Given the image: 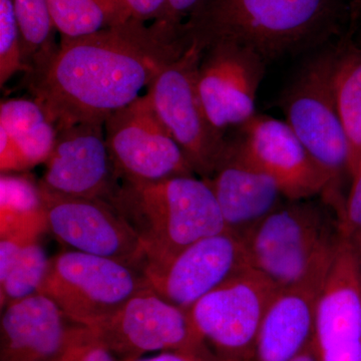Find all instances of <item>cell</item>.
Here are the masks:
<instances>
[{
    "label": "cell",
    "instance_id": "obj_1",
    "mask_svg": "<svg viewBox=\"0 0 361 361\" xmlns=\"http://www.w3.org/2000/svg\"><path fill=\"white\" fill-rule=\"evenodd\" d=\"M191 44L186 25L130 20L75 39H61L32 71V92L56 128L106 123L141 97L159 73Z\"/></svg>",
    "mask_w": 361,
    "mask_h": 361
},
{
    "label": "cell",
    "instance_id": "obj_2",
    "mask_svg": "<svg viewBox=\"0 0 361 361\" xmlns=\"http://www.w3.org/2000/svg\"><path fill=\"white\" fill-rule=\"evenodd\" d=\"M348 18L343 0H202L185 25L204 49L234 42L268 65L338 39Z\"/></svg>",
    "mask_w": 361,
    "mask_h": 361
},
{
    "label": "cell",
    "instance_id": "obj_3",
    "mask_svg": "<svg viewBox=\"0 0 361 361\" xmlns=\"http://www.w3.org/2000/svg\"><path fill=\"white\" fill-rule=\"evenodd\" d=\"M111 204L141 238L145 264L166 262L195 242L227 230L212 189L195 176L122 180Z\"/></svg>",
    "mask_w": 361,
    "mask_h": 361
},
{
    "label": "cell",
    "instance_id": "obj_4",
    "mask_svg": "<svg viewBox=\"0 0 361 361\" xmlns=\"http://www.w3.org/2000/svg\"><path fill=\"white\" fill-rule=\"evenodd\" d=\"M286 201L243 237L251 267L278 288L327 274L341 233L327 204Z\"/></svg>",
    "mask_w": 361,
    "mask_h": 361
},
{
    "label": "cell",
    "instance_id": "obj_5",
    "mask_svg": "<svg viewBox=\"0 0 361 361\" xmlns=\"http://www.w3.org/2000/svg\"><path fill=\"white\" fill-rule=\"evenodd\" d=\"M336 40L311 52L278 104L285 122L329 177V192L323 201L339 216L345 203L342 188L351 177L348 142L332 90Z\"/></svg>",
    "mask_w": 361,
    "mask_h": 361
},
{
    "label": "cell",
    "instance_id": "obj_6",
    "mask_svg": "<svg viewBox=\"0 0 361 361\" xmlns=\"http://www.w3.org/2000/svg\"><path fill=\"white\" fill-rule=\"evenodd\" d=\"M147 286L148 282L139 268L66 250L49 260L39 293L51 299L71 322L94 327Z\"/></svg>",
    "mask_w": 361,
    "mask_h": 361
},
{
    "label": "cell",
    "instance_id": "obj_7",
    "mask_svg": "<svg viewBox=\"0 0 361 361\" xmlns=\"http://www.w3.org/2000/svg\"><path fill=\"white\" fill-rule=\"evenodd\" d=\"M204 49L194 40L168 63L148 87L152 106L183 149L195 173L211 177L223 155L227 137L216 132L197 89V71Z\"/></svg>",
    "mask_w": 361,
    "mask_h": 361
},
{
    "label": "cell",
    "instance_id": "obj_8",
    "mask_svg": "<svg viewBox=\"0 0 361 361\" xmlns=\"http://www.w3.org/2000/svg\"><path fill=\"white\" fill-rule=\"evenodd\" d=\"M278 289L262 273L248 267L188 312L214 355L226 361H253L261 323Z\"/></svg>",
    "mask_w": 361,
    "mask_h": 361
},
{
    "label": "cell",
    "instance_id": "obj_9",
    "mask_svg": "<svg viewBox=\"0 0 361 361\" xmlns=\"http://www.w3.org/2000/svg\"><path fill=\"white\" fill-rule=\"evenodd\" d=\"M106 144L118 179L130 182L196 176L183 149L157 115L148 94L104 123Z\"/></svg>",
    "mask_w": 361,
    "mask_h": 361
},
{
    "label": "cell",
    "instance_id": "obj_10",
    "mask_svg": "<svg viewBox=\"0 0 361 361\" xmlns=\"http://www.w3.org/2000/svg\"><path fill=\"white\" fill-rule=\"evenodd\" d=\"M96 334L118 361L142 357L156 351L202 348V341L188 310L168 302L147 286L115 314L96 326Z\"/></svg>",
    "mask_w": 361,
    "mask_h": 361
},
{
    "label": "cell",
    "instance_id": "obj_11",
    "mask_svg": "<svg viewBox=\"0 0 361 361\" xmlns=\"http://www.w3.org/2000/svg\"><path fill=\"white\" fill-rule=\"evenodd\" d=\"M42 190L47 229L70 250L113 259L142 269L147 259L142 240L111 203L65 196L42 187Z\"/></svg>",
    "mask_w": 361,
    "mask_h": 361
},
{
    "label": "cell",
    "instance_id": "obj_12",
    "mask_svg": "<svg viewBox=\"0 0 361 361\" xmlns=\"http://www.w3.org/2000/svg\"><path fill=\"white\" fill-rule=\"evenodd\" d=\"M248 267L251 265L243 237L226 230L195 242L166 262L146 263L142 270L156 293L189 310Z\"/></svg>",
    "mask_w": 361,
    "mask_h": 361
},
{
    "label": "cell",
    "instance_id": "obj_13",
    "mask_svg": "<svg viewBox=\"0 0 361 361\" xmlns=\"http://www.w3.org/2000/svg\"><path fill=\"white\" fill-rule=\"evenodd\" d=\"M266 61L248 47L229 42L204 49L197 71V89L209 122L227 137L256 115V97Z\"/></svg>",
    "mask_w": 361,
    "mask_h": 361
},
{
    "label": "cell",
    "instance_id": "obj_14",
    "mask_svg": "<svg viewBox=\"0 0 361 361\" xmlns=\"http://www.w3.org/2000/svg\"><path fill=\"white\" fill-rule=\"evenodd\" d=\"M227 135L247 161L276 182L286 200L329 194V177L285 121L256 114Z\"/></svg>",
    "mask_w": 361,
    "mask_h": 361
},
{
    "label": "cell",
    "instance_id": "obj_15",
    "mask_svg": "<svg viewBox=\"0 0 361 361\" xmlns=\"http://www.w3.org/2000/svg\"><path fill=\"white\" fill-rule=\"evenodd\" d=\"M40 186L47 191L111 203L118 184L104 125L80 123L58 130Z\"/></svg>",
    "mask_w": 361,
    "mask_h": 361
},
{
    "label": "cell",
    "instance_id": "obj_16",
    "mask_svg": "<svg viewBox=\"0 0 361 361\" xmlns=\"http://www.w3.org/2000/svg\"><path fill=\"white\" fill-rule=\"evenodd\" d=\"M314 339L319 361H361V254L341 237L320 293Z\"/></svg>",
    "mask_w": 361,
    "mask_h": 361
},
{
    "label": "cell",
    "instance_id": "obj_17",
    "mask_svg": "<svg viewBox=\"0 0 361 361\" xmlns=\"http://www.w3.org/2000/svg\"><path fill=\"white\" fill-rule=\"evenodd\" d=\"M205 180L219 205L226 229L242 237L286 200L276 182L247 161L228 135L217 167Z\"/></svg>",
    "mask_w": 361,
    "mask_h": 361
},
{
    "label": "cell",
    "instance_id": "obj_18",
    "mask_svg": "<svg viewBox=\"0 0 361 361\" xmlns=\"http://www.w3.org/2000/svg\"><path fill=\"white\" fill-rule=\"evenodd\" d=\"M326 276L278 289L261 323L253 361H291L310 345Z\"/></svg>",
    "mask_w": 361,
    "mask_h": 361
},
{
    "label": "cell",
    "instance_id": "obj_19",
    "mask_svg": "<svg viewBox=\"0 0 361 361\" xmlns=\"http://www.w3.org/2000/svg\"><path fill=\"white\" fill-rule=\"evenodd\" d=\"M58 305L37 293L2 310L0 361H51L65 345L70 325Z\"/></svg>",
    "mask_w": 361,
    "mask_h": 361
},
{
    "label": "cell",
    "instance_id": "obj_20",
    "mask_svg": "<svg viewBox=\"0 0 361 361\" xmlns=\"http://www.w3.org/2000/svg\"><path fill=\"white\" fill-rule=\"evenodd\" d=\"M332 90L348 142L351 177L361 159V45L348 30L336 42Z\"/></svg>",
    "mask_w": 361,
    "mask_h": 361
},
{
    "label": "cell",
    "instance_id": "obj_21",
    "mask_svg": "<svg viewBox=\"0 0 361 361\" xmlns=\"http://www.w3.org/2000/svg\"><path fill=\"white\" fill-rule=\"evenodd\" d=\"M0 130L18 149L25 171L47 163L58 128L35 99H9L0 104Z\"/></svg>",
    "mask_w": 361,
    "mask_h": 361
},
{
    "label": "cell",
    "instance_id": "obj_22",
    "mask_svg": "<svg viewBox=\"0 0 361 361\" xmlns=\"http://www.w3.org/2000/svg\"><path fill=\"white\" fill-rule=\"evenodd\" d=\"M61 39H75L122 25L132 18L123 0H49Z\"/></svg>",
    "mask_w": 361,
    "mask_h": 361
},
{
    "label": "cell",
    "instance_id": "obj_23",
    "mask_svg": "<svg viewBox=\"0 0 361 361\" xmlns=\"http://www.w3.org/2000/svg\"><path fill=\"white\" fill-rule=\"evenodd\" d=\"M37 223H47L44 195L39 183L37 184L25 175L2 174L0 235Z\"/></svg>",
    "mask_w": 361,
    "mask_h": 361
},
{
    "label": "cell",
    "instance_id": "obj_24",
    "mask_svg": "<svg viewBox=\"0 0 361 361\" xmlns=\"http://www.w3.org/2000/svg\"><path fill=\"white\" fill-rule=\"evenodd\" d=\"M14 13L23 39L27 73L44 65L58 47L54 44L56 28L49 0H13Z\"/></svg>",
    "mask_w": 361,
    "mask_h": 361
},
{
    "label": "cell",
    "instance_id": "obj_25",
    "mask_svg": "<svg viewBox=\"0 0 361 361\" xmlns=\"http://www.w3.org/2000/svg\"><path fill=\"white\" fill-rule=\"evenodd\" d=\"M49 260L39 241L21 251L4 276L0 277V304L4 310L14 302L39 293Z\"/></svg>",
    "mask_w": 361,
    "mask_h": 361
},
{
    "label": "cell",
    "instance_id": "obj_26",
    "mask_svg": "<svg viewBox=\"0 0 361 361\" xmlns=\"http://www.w3.org/2000/svg\"><path fill=\"white\" fill-rule=\"evenodd\" d=\"M20 71L27 73V68L13 0H0V85Z\"/></svg>",
    "mask_w": 361,
    "mask_h": 361
},
{
    "label": "cell",
    "instance_id": "obj_27",
    "mask_svg": "<svg viewBox=\"0 0 361 361\" xmlns=\"http://www.w3.org/2000/svg\"><path fill=\"white\" fill-rule=\"evenodd\" d=\"M51 361H118L87 327H70L65 345Z\"/></svg>",
    "mask_w": 361,
    "mask_h": 361
},
{
    "label": "cell",
    "instance_id": "obj_28",
    "mask_svg": "<svg viewBox=\"0 0 361 361\" xmlns=\"http://www.w3.org/2000/svg\"><path fill=\"white\" fill-rule=\"evenodd\" d=\"M341 236L361 254V159L351 176V187L338 217Z\"/></svg>",
    "mask_w": 361,
    "mask_h": 361
},
{
    "label": "cell",
    "instance_id": "obj_29",
    "mask_svg": "<svg viewBox=\"0 0 361 361\" xmlns=\"http://www.w3.org/2000/svg\"><path fill=\"white\" fill-rule=\"evenodd\" d=\"M123 1L129 8L130 16L134 20L142 21V23L173 21L171 18L170 0H123Z\"/></svg>",
    "mask_w": 361,
    "mask_h": 361
},
{
    "label": "cell",
    "instance_id": "obj_30",
    "mask_svg": "<svg viewBox=\"0 0 361 361\" xmlns=\"http://www.w3.org/2000/svg\"><path fill=\"white\" fill-rule=\"evenodd\" d=\"M123 361H226L214 355L208 346L182 350L163 351L149 357H139Z\"/></svg>",
    "mask_w": 361,
    "mask_h": 361
},
{
    "label": "cell",
    "instance_id": "obj_31",
    "mask_svg": "<svg viewBox=\"0 0 361 361\" xmlns=\"http://www.w3.org/2000/svg\"><path fill=\"white\" fill-rule=\"evenodd\" d=\"M202 0H170L171 18L176 23H186Z\"/></svg>",
    "mask_w": 361,
    "mask_h": 361
},
{
    "label": "cell",
    "instance_id": "obj_32",
    "mask_svg": "<svg viewBox=\"0 0 361 361\" xmlns=\"http://www.w3.org/2000/svg\"><path fill=\"white\" fill-rule=\"evenodd\" d=\"M291 361H319L317 349H316L315 339H313L310 345Z\"/></svg>",
    "mask_w": 361,
    "mask_h": 361
}]
</instances>
